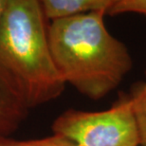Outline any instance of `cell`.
<instances>
[{"label":"cell","instance_id":"9","mask_svg":"<svg viewBox=\"0 0 146 146\" xmlns=\"http://www.w3.org/2000/svg\"><path fill=\"white\" fill-rule=\"evenodd\" d=\"M8 4H9V0H0V22H1L3 14L5 13Z\"/></svg>","mask_w":146,"mask_h":146},{"label":"cell","instance_id":"2","mask_svg":"<svg viewBox=\"0 0 146 146\" xmlns=\"http://www.w3.org/2000/svg\"><path fill=\"white\" fill-rule=\"evenodd\" d=\"M41 2L9 0L0 22V65L30 108L62 94L66 82L55 65Z\"/></svg>","mask_w":146,"mask_h":146},{"label":"cell","instance_id":"1","mask_svg":"<svg viewBox=\"0 0 146 146\" xmlns=\"http://www.w3.org/2000/svg\"><path fill=\"white\" fill-rule=\"evenodd\" d=\"M104 15L82 14L48 26L51 53L64 81L95 101L115 90L133 68L128 48L108 31Z\"/></svg>","mask_w":146,"mask_h":146},{"label":"cell","instance_id":"8","mask_svg":"<svg viewBox=\"0 0 146 146\" xmlns=\"http://www.w3.org/2000/svg\"><path fill=\"white\" fill-rule=\"evenodd\" d=\"M123 13H138L146 17V0H115L108 14Z\"/></svg>","mask_w":146,"mask_h":146},{"label":"cell","instance_id":"4","mask_svg":"<svg viewBox=\"0 0 146 146\" xmlns=\"http://www.w3.org/2000/svg\"><path fill=\"white\" fill-rule=\"evenodd\" d=\"M30 109L18 86L0 65V138L15 131Z\"/></svg>","mask_w":146,"mask_h":146},{"label":"cell","instance_id":"6","mask_svg":"<svg viewBox=\"0 0 146 146\" xmlns=\"http://www.w3.org/2000/svg\"><path fill=\"white\" fill-rule=\"evenodd\" d=\"M129 96L138 127L139 146H146V82L134 84Z\"/></svg>","mask_w":146,"mask_h":146},{"label":"cell","instance_id":"7","mask_svg":"<svg viewBox=\"0 0 146 146\" xmlns=\"http://www.w3.org/2000/svg\"><path fill=\"white\" fill-rule=\"evenodd\" d=\"M0 146H77L69 139L62 136L55 135L43 139H28V141H16L8 139V137L0 138Z\"/></svg>","mask_w":146,"mask_h":146},{"label":"cell","instance_id":"5","mask_svg":"<svg viewBox=\"0 0 146 146\" xmlns=\"http://www.w3.org/2000/svg\"><path fill=\"white\" fill-rule=\"evenodd\" d=\"M40 2L46 19L52 22L98 11L108 14L115 0H42Z\"/></svg>","mask_w":146,"mask_h":146},{"label":"cell","instance_id":"3","mask_svg":"<svg viewBox=\"0 0 146 146\" xmlns=\"http://www.w3.org/2000/svg\"><path fill=\"white\" fill-rule=\"evenodd\" d=\"M55 135L77 146H139V138L129 95H121L109 109H68L52 123Z\"/></svg>","mask_w":146,"mask_h":146}]
</instances>
